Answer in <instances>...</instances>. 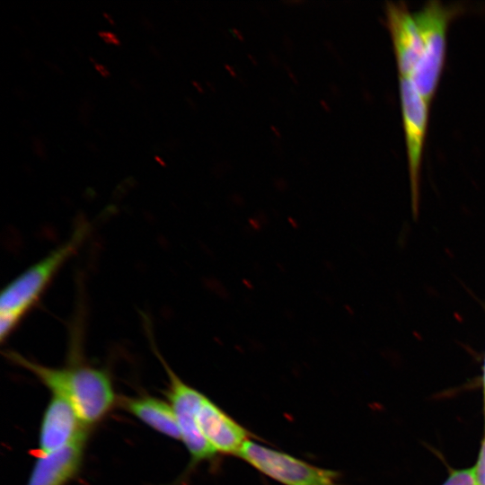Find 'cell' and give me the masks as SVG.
Instances as JSON below:
<instances>
[{
  "label": "cell",
  "mask_w": 485,
  "mask_h": 485,
  "mask_svg": "<svg viewBox=\"0 0 485 485\" xmlns=\"http://www.w3.org/2000/svg\"><path fill=\"white\" fill-rule=\"evenodd\" d=\"M5 356L35 375L51 394L66 399L86 428L102 420L115 404L112 382L103 369L83 364L50 367L11 350Z\"/></svg>",
  "instance_id": "1"
},
{
  "label": "cell",
  "mask_w": 485,
  "mask_h": 485,
  "mask_svg": "<svg viewBox=\"0 0 485 485\" xmlns=\"http://www.w3.org/2000/svg\"><path fill=\"white\" fill-rule=\"evenodd\" d=\"M90 231L84 223L69 239L31 265L2 290L0 338L4 340L34 307L65 263L77 251Z\"/></svg>",
  "instance_id": "2"
},
{
  "label": "cell",
  "mask_w": 485,
  "mask_h": 485,
  "mask_svg": "<svg viewBox=\"0 0 485 485\" xmlns=\"http://www.w3.org/2000/svg\"><path fill=\"white\" fill-rule=\"evenodd\" d=\"M462 10L460 4H445L439 0H430L413 13L422 40L423 52L410 77L428 103L436 93L445 66L448 25Z\"/></svg>",
  "instance_id": "3"
},
{
  "label": "cell",
  "mask_w": 485,
  "mask_h": 485,
  "mask_svg": "<svg viewBox=\"0 0 485 485\" xmlns=\"http://www.w3.org/2000/svg\"><path fill=\"white\" fill-rule=\"evenodd\" d=\"M238 457L283 485H338V473L249 439Z\"/></svg>",
  "instance_id": "4"
},
{
  "label": "cell",
  "mask_w": 485,
  "mask_h": 485,
  "mask_svg": "<svg viewBox=\"0 0 485 485\" xmlns=\"http://www.w3.org/2000/svg\"><path fill=\"white\" fill-rule=\"evenodd\" d=\"M154 351L169 377L166 395L177 420L181 440L190 453L191 464L194 466L212 460L217 453L202 435L197 418L199 405L205 395L183 382L171 369L158 351L156 349Z\"/></svg>",
  "instance_id": "5"
},
{
  "label": "cell",
  "mask_w": 485,
  "mask_h": 485,
  "mask_svg": "<svg viewBox=\"0 0 485 485\" xmlns=\"http://www.w3.org/2000/svg\"><path fill=\"white\" fill-rule=\"evenodd\" d=\"M399 91L408 157L412 209L414 215H418L420 166L430 103L420 94L410 77L399 76Z\"/></svg>",
  "instance_id": "6"
},
{
  "label": "cell",
  "mask_w": 485,
  "mask_h": 485,
  "mask_svg": "<svg viewBox=\"0 0 485 485\" xmlns=\"http://www.w3.org/2000/svg\"><path fill=\"white\" fill-rule=\"evenodd\" d=\"M87 429L73 406L63 397L52 394L40 423L37 454L56 452L87 435Z\"/></svg>",
  "instance_id": "7"
},
{
  "label": "cell",
  "mask_w": 485,
  "mask_h": 485,
  "mask_svg": "<svg viewBox=\"0 0 485 485\" xmlns=\"http://www.w3.org/2000/svg\"><path fill=\"white\" fill-rule=\"evenodd\" d=\"M386 17L398 72L400 76L410 77L423 52L422 40L413 13L403 3L389 2Z\"/></svg>",
  "instance_id": "8"
},
{
  "label": "cell",
  "mask_w": 485,
  "mask_h": 485,
  "mask_svg": "<svg viewBox=\"0 0 485 485\" xmlns=\"http://www.w3.org/2000/svg\"><path fill=\"white\" fill-rule=\"evenodd\" d=\"M200 431L216 453L237 455L251 433L204 396L197 414Z\"/></svg>",
  "instance_id": "9"
},
{
  "label": "cell",
  "mask_w": 485,
  "mask_h": 485,
  "mask_svg": "<svg viewBox=\"0 0 485 485\" xmlns=\"http://www.w3.org/2000/svg\"><path fill=\"white\" fill-rule=\"evenodd\" d=\"M86 439L87 435L56 452L37 454L27 485H66L81 467Z\"/></svg>",
  "instance_id": "10"
},
{
  "label": "cell",
  "mask_w": 485,
  "mask_h": 485,
  "mask_svg": "<svg viewBox=\"0 0 485 485\" xmlns=\"http://www.w3.org/2000/svg\"><path fill=\"white\" fill-rule=\"evenodd\" d=\"M123 409L154 430L181 440V433L170 403L151 395L126 397L120 401Z\"/></svg>",
  "instance_id": "11"
},
{
  "label": "cell",
  "mask_w": 485,
  "mask_h": 485,
  "mask_svg": "<svg viewBox=\"0 0 485 485\" xmlns=\"http://www.w3.org/2000/svg\"><path fill=\"white\" fill-rule=\"evenodd\" d=\"M443 485H477L474 468L453 471Z\"/></svg>",
  "instance_id": "12"
},
{
  "label": "cell",
  "mask_w": 485,
  "mask_h": 485,
  "mask_svg": "<svg viewBox=\"0 0 485 485\" xmlns=\"http://www.w3.org/2000/svg\"><path fill=\"white\" fill-rule=\"evenodd\" d=\"M474 474L477 485H485V436L481 442V446L475 464Z\"/></svg>",
  "instance_id": "13"
},
{
  "label": "cell",
  "mask_w": 485,
  "mask_h": 485,
  "mask_svg": "<svg viewBox=\"0 0 485 485\" xmlns=\"http://www.w3.org/2000/svg\"><path fill=\"white\" fill-rule=\"evenodd\" d=\"M93 106L88 99H83L79 105V119L84 127L89 126Z\"/></svg>",
  "instance_id": "14"
},
{
  "label": "cell",
  "mask_w": 485,
  "mask_h": 485,
  "mask_svg": "<svg viewBox=\"0 0 485 485\" xmlns=\"http://www.w3.org/2000/svg\"><path fill=\"white\" fill-rule=\"evenodd\" d=\"M32 149L35 154L41 160H47V154L43 141L39 137H31Z\"/></svg>",
  "instance_id": "15"
},
{
  "label": "cell",
  "mask_w": 485,
  "mask_h": 485,
  "mask_svg": "<svg viewBox=\"0 0 485 485\" xmlns=\"http://www.w3.org/2000/svg\"><path fill=\"white\" fill-rule=\"evenodd\" d=\"M99 37L107 44L120 46V40L118 36L110 31H101L98 32Z\"/></svg>",
  "instance_id": "16"
},
{
  "label": "cell",
  "mask_w": 485,
  "mask_h": 485,
  "mask_svg": "<svg viewBox=\"0 0 485 485\" xmlns=\"http://www.w3.org/2000/svg\"><path fill=\"white\" fill-rule=\"evenodd\" d=\"M22 56L24 58V60L28 63H31L34 60V54L32 51L28 48H23L22 49Z\"/></svg>",
  "instance_id": "17"
},
{
  "label": "cell",
  "mask_w": 485,
  "mask_h": 485,
  "mask_svg": "<svg viewBox=\"0 0 485 485\" xmlns=\"http://www.w3.org/2000/svg\"><path fill=\"white\" fill-rule=\"evenodd\" d=\"M94 67L102 77L106 78V77H109L110 75V71L103 65L96 63L94 65Z\"/></svg>",
  "instance_id": "18"
},
{
  "label": "cell",
  "mask_w": 485,
  "mask_h": 485,
  "mask_svg": "<svg viewBox=\"0 0 485 485\" xmlns=\"http://www.w3.org/2000/svg\"><path fill=\"white\" fill-rule=\"evenodd\" d=\"M44 64L50 69L52 70L54 73L56 74H58V75H63V71L62 69L56 64L50 62V61H48V60H45L44 61Z\"/></svg>",
  "instance_id": "19"
},
{
  "label": "cell",
  "mask_w": 485,
  "mask_h": 485,
  "mask_svg": "<svg viewBox=\"0 0 485 485\" xmlns=\"http://www.w3.org/2000/svg\"><path fill=\"white\" fill-rule=\"evenodd\" d=\"M13 93L15 96L21 101H24L27 97L26 92L21 87H15Z\"/></svg>",
  "instance_id": "20"
},
{
  "label": "cell",
  "mask_w": 485,
  "mask_h": 485,
  "mask_svg": "<svg viewBox=\"0 0 485 485\" xmlns=\"http://www.w3.org/2000/svg\"><path fill=\"white\" fill-rule=\"evenodd\" d=\"M141 23L149 31H153L154 29V27L153 23L151 22V21L146 17H142L141 18Z\"/></svg>",
  "instance_id": "21"
},
{
  "label": "cell",
  "mask_w": 485,
  "mask_h": 485,
  "mask_svg": "<svg viewBox=\"0 0 485 485\" xmlns=\"http://www.w3.org/2000/svg\"><path fill=\"white\" fill-rule=\"evenodd\" d=\"M148 50L149 52L157 59H161L162 58V55L160 53V51L152 44H149L148 45Z\"/></svg>",
  "instance_id": "22"
},
{
  "label": "cell",
  "mask_w": 485,
  "mask_h": 485,
  "mask_svg": "<svg viewBox=\"0 0 485 485\" xmlns=\"http://www.w3.org/2000/svg\"><path fill=\"white\" fill-rule=\"evenodd\" d=\"M166 146L171 150H175L179 146L177 139L170 138L166 143Z\"/></svg>",
  "instance_id": "23"
},
{
  "label": "cell",
  "mask_w": 485,
  "mask_h": 485,
  "mask_svg": "<svg viewBox=\"0 0 485 485\" xmlns=\"http://www.w3.org/2000/svg\"><path fill=\"white\" fill-rule=\"evenodd\" d=\"M130 84L138 91H142L144 89L142 84L136 78L130 79Z\"/></svg>",
  "instance_id": "24"
},
{
  "label": "cell",
  "mask_w": 485,
  "mask_h": 485,
  "mask_svg": "<svg viewBox=\"0 0 485 485\" xmlns=\"http://www.w3.org/2000/svg\"><path fill=\"white\" fill-rule=\"evenodd\" d=\"M86 146L89 148V150H91L92 152L98 153V148H97V146H95L94 143H92V142L88 141V142H86Z\"/></svg>",
  "instance_id": "25"
},
{
  "label": "cell",
  "mask_w": 485,
  "mask_h": 485,
  "mask_svg": "<svg viewBox=\"0 0 485 485\" xmlns=\"http://www.w3.org/2000/svg\"><path fill=\"white\" fill-rule=\"evenodd\" d=\"M482 384H483V397H484V413H485V358H484V364H483V377H482Z\"/></svg>",
  "instance_id": "26"
},
{
  "label": "cell",
  "mask_w": 485,
  "mask_h": 485,
  "mask_svg": "<svg viewBox=\"0 0 485 485\" xmlns=\"http://www.w3.org/2000/svg\"><path fill=\"white\" fill-rule=\"evenodd\" d=\"M103 16L111 25H113V26L115 25V22H114L113 19L111 18V16L109 13H103Z\"/></svg>",
  "instance_id": "27"
},
{
  "label": "cell",
  "mask_w": 485,
  "mask_h": 485,
  "mask_svg": "<svg viewBox=\"0 0 485 485\" xmlns=\"http://www.w3.org/2000/svg\"><path fill=\"white\" fill-rule=\"evenodd\" d=\"M154 158L162 166H165V163L159 156H155Z\"/></svg>",
  "instance_id": "28"
},
{
  "label": "cell",
  "mask_w": 485,
  "mask_h": 485,
  "mask_svg": "<svg viewBox=\"0 0 485 485\" xmlns=\"http://www.w3.org/2000/svg\"><path fill=\"white\" fill-rule=\"evenodd\" d=\"M13 28H14L17 31H19L21 34H22V36H24V32H23V31H22L20 27L14 26Z\"/></svg>",
  "instance_id": "29"
}]
</instances>
